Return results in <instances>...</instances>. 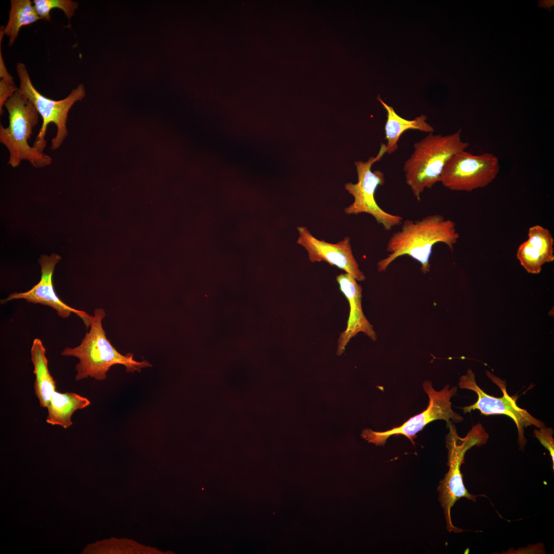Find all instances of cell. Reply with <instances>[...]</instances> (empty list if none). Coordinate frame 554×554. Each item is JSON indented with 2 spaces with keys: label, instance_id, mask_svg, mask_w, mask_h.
<instances>
[{
  "label": "cell",
  "instance_id": "22",
  "mask_svg": "<svg viewBox=\"0 0 554 554\" xmlns=\"http://www.w3.org/2000/svg\"><path fill=\"white\" fill-rule=\"evenodd\" d=\"M15 85L13 86L8 84L3 79L0 81V114L3 113V107L6 101L14 94L18 89Z\"/></svg>",
  "mask_w": 554,
  "mask_h": 554
},
{
  "label": "cell",
  "instance_id": "15",
  "mask_svg": "<svg viewBox=\"0 0 554 554\" xmlns=\"http://www.w3.org/2000/svg\"><path fill=\"white\" fill-rule=\"evenodd\" d=\"M31 360L35 376L34 389L40 406L47 408L53 393L56 390V382L50 373L46 349L38 338L33 340L31 348Z\"/></svg>",
  "mask_w": 554,
  "mask_h": 554
},
{
  "label": "cell",
  "instance_id": "7",
  "mask_svg": "<svg viewBox=\"0 0 554 554\" xmlns=\"http://www.w3.org/2000/svg\"><path fill=\"white\" fill-rule=\"evenodd\" d=\"M486 375L500 388L503 393L502 396L496 397L486 393L478 385L474 373L471 369H469L465 374L461 377L459 386L461 388L470 390L476 392L478 399L474 404L463 408L464 413L470 412L472 410L478 409L482 414L485 416L503 414L509 417L513 421L517 427L518 441L520 449L524 450L527 443L524 436V429L531 426L540 428L545 426V424L533 417L526 410L518 406V396H510L508 394L505 381L495 376L489 371H486Z\"/></svg>",
  "mask_w": 554,
  "mask_h": 554
},
{
  "label": "cell",
  "instance_id": "13",
  "mask_svg": "<svg viewBox=\"0 0 554 554\" xmlns=\"http://www.w3.org/2000/svg\"><path fill=\"white\" fill-rule=\"evenodd\" d=\"M340 291L347 300L350 308L345 330L338 339L337 354H342L350 340L359 332H363L372 341L377 340L373 326L364 314L362 307V288L351 274L345 272L336 276Z\"/></svg>",
  "mask_w": 554,
  "mask_h": 554
},
{
  "label": "cell",
  "instance_id": "5",
  "mask_svg": "<svg viewBox=\"0 0 554 554\" xmlns=\"http://www.w3.org/2000/svg\"><path fill=\"white\" fill-rule=\"evenodd\" d=\"M447 426L449 430L446 437V443L448 449L447 465L449 469L444 478L440 481L438 487L439 500L443 509L448 531L461 532L463 530L452 524L451 508L457 501L462 498L475 502L478 496L470 493L465 488L461 467L464 462L466 451L473 446L485 444L489 437L480 423L473 426L464 438L459 436L456 427L451 422L447 424Z\"/></svg>",
  "mask_w": 554,
  "mask_h": 554
},
{
  "label": "cell",
  "instance_id": "9",
  "mask_svg": "<svg viewBox=\"0 0 554 554\" xmlns=\"http://www.w3.org/2000/svg\"><path fill=\"white\" fill-rule=\"evenodd\" d=\"M449 387V385H447L442 390L437 391L430 382L425 381L423 388L429 397V405L425 410L411 417L400 426L385 431L365 429L362 432V437L376 445H383L390 436L402 434L408 438L414 444L413 439L417 433L434 420H443L447 424L451 422L450 420L456 423L463 421V417L451 408L450 399L456 394L457 388L454 386L450 389Z\"/></svg>",
  "mask_w": 554,
  "mask_h": 554
},
{
  "label": "cell",
  "instance_id": "10",
  "mask_svg": "<svg viewBox=\"0 0 554 554\" xmlns=\"http://www.w3.org/2000/svg\"><path fill=\"white\" fill-rule=\"evenodd\" d=\"M499 170V160L493 154L473 155L464 150L448 161L440 182L451 190L470 192L491 183Z\"/></svg>",
  "mask_w": 554,
  "mask_h": 554
},
{
  "label": "cell",
  "instance_id": "1",
  "mask_svg": "<svg viewBox=\"0 0 554 554\" xmlns=\"http://www.w3.org/2000/svg\"><path fill=\"white\" fill-rule=\"evenodd\" d=\"M455 223L440 214L427 215L419 220H406L401 230L392 234L386 245L388 254L377 263L379 272L385 271L399 257L408 255L421 264L425 274L430 268V257L433 246L446 244L452 251L459 239Z\"/></svg>",
  "mask_w": 554,
  "mask_h": 554
},
{
  "label": "cell",
  "instance_id": "14",
  "mask_svg": "<svg viewBox=\"0 0 554 554\" xmlns=\"http://www.w3.org/2000/svg\"><path fill=\"white\" fill-rule=\"evenodd\" d=\"M377 99L387 112V120L384 130L385 139L387 141L386 153L388 154H391L397 150L398 142L405 131L418 130L429 133L434 131L432 126L426 122L427 117L425 115L422 114L413 120H407L399 115L393 107L385 103L379 95Z\"/></svg>",
  "mask_w": 554,
  "mask_h": 554
},
{
  "label": "cell",
  "instance_id": "4",
  "mask_svg": "<svg viewBox=\"0 0 554 554\" xmlns=\"http://www.w3.org/2000/svg\"><path fill=\"white\" fill-rule=\"evenodd\" d=\"M9 114L7 127L0 125V142L9 151L8 164L13 168L18 166L22 161H28L35 168L50 165L51 157L33 146L28 140L37 125L39 113L33 104L20 91L19 88L4 105Z\"/></svg>",
  "mask_w": 554,
  "mask_h": 554
},
{
  "label": "cell",
  "instance_id": "19",
  "mask_svg": "<svg viewBox=\"0 0 554 554\" xmlns=\"http://www.w3.org/2000/svg\"><path fill=\"white\" fill-rule=\"evenodd\" d=\"M517 258L526 271L532 274H538L545 263L540 252L527 240L519 246Z\"/></svg>",
  "mask_w": 554,
  "mask_h": 554
},
{
  "label": "cell",
  "instance_id": "8",
  "mask_svg": "<svg viewBox=\"0 0 554 554\" xmlns=\"http://www.w3.org/2000/svg\"><path fill=\"white\" fill-rule=\"evenodd\" d=\"M386 144L381 143L380 149L375 156H371L367 161H356L354 164L358 174V182L347 183L345 189L354 199L353 203L344 209L348 215L361 213L372 215L377 222L381 224L387 231L393 227L401 225L403 222L401 216L389 213L381 208L375 199L377 188L384 185L385 180L381 170H371L372 165L380 161L386 153Z\"/></svg>",
  "mask_w": 554,
  "mask_h": 554
},
{
  "label": "cell",
  "instance_id": "21",
  "mask_svg": "<svg viewBox=\"0 0 554 554\" xmlns=\"http://www.w3.org/2000/svg\"><path fill=\"white\" fill-rule=\"evenodd\" d=\"M535 437L549 452L552 462V468L554 469V440L552 437L553 431L551 428L545 426L540 428L539 430L533 431Z\"/></svg>",
  "mask_w": 554,
  "mask_h": 554
},
{
  "label": "cell",
  "instance_id": "6",
  "mask_svg": "<svg viewBox=\"0 0 554 554\" xmlns=\"http://www.w3.org/2000/svg\"><path fill=\"white\" fill-rule=\"evenodd\" d=\"M16 72L20 81L19 90L33 104L43 119L41 128L33 146L44 151L47 143L45 136L48 125L53 123L56 127V133L51 140L50 149L57 150L68 135L66 124L70 110L86 95L84 86L79 84L65 98L55 101L43 95L36 89L24 64H17Z\"/></svg>",
  "mask_w": 554,
  "mask_h": 554
},
{
  "label": "cell",
  "instance_id": "17",
  "mask_svg": "<svg viewBox=\"0 0 554 554\" xmlns=\"http://www.w3.org/2000/svg\"><path fill=\"white\" fill-rule=\"evenodd\" d=\"M10 3L9 20L2 30L4 35L9 37V46L14 43L22 27L41 19L30 0H11Z\"/></svg>",
  "mask_w": 554,
  "mask_h": 554
},
{
  "label": "cell",
  "instance_id": "16",
  "mask_svg": "<svg viewBox=\"0 0 554 554\" xmlns=\"http://www.w3.org/2000/svg\"><path fill=\"white\" fill-rule=\"evenodd\" d=\"M90 404V401L87 398L76 393H62L55 390L47 408L48 414L46 421L52 425L68 428L73 424L71 420L73 413Z\"/></svg>",
  "mask_w": 554,
  "mask_h": 554
},
{
  "label": "cell",
  "instance_id": "18",
  "mask_svg": "<svg viewBox=\"0 0 554 554\" xmlns=\"http://www.w3.org/2000/svg\"><path fill=\"white\" fill-rule=\"evenodd\" d=\"M527 240L540 252L545 263L554 261V239L549 229L541 225L532 226L528 229Z\"/></svg>",
  "mask_w": 554,
  "mask_h": 554
},
{
  "label": "cell",
  "instance_id": "12",
  "mask_svg": "<svg viewBox=\"0 0 554 554\" xmlns=\"http://www.w3.org/2000/svg\"><path fill=\"white\" fill-rule=\"evenodd\" d=\"M297 229L299 237L296 243L305 249L310 262L323 261L345 271L357 281L366 279L353 255L349 237L333 244L316 239L306 227L299 226Z\"/></svg>",
  "mask_w": 554,
  "mask_h": 554
},
{
  "label": "cell",
  "instance_id": "3",
  "mask_svg": "<svg viewBox=\"0 0 554 554\" xmlns=\"http://www.w3.org/2000/svg\"><path fill=\"white\" fill-rule=\"evenodd\" d=\"M468 146L469 143L461 139V129L445 136L429 133L414 144L413 152L403 169L406 184L418 201L426 188L430 189L440 182L448 161Z\"/></svg>",
  "mask_w": 554,
  "mask_h": 554
},
{
  "label": "cell",
  "instance_id": "11",
  "mask_svg": "<svg viewBox=\"0 0 554 554\" xmlns=\"http://www.w3.org/2000/svg\"><path fill=\"white\" fill-rule=\"evenodd\" d=\"M61 259L59 255L55 253L49 256L41 255L38 260L41 267L39 282L28 291L10 294L6 299L1 300V304H4L13 300L24 299L28 303L48 306L56 310L57 315L63 318H67L73 313L83 320L86 328L90 327L93 316L67 305L58 298L54 290L53 274L55 265Z\"/></svg>",
  "mask_w": 554,
  "mask_h": 554
},
{
  "label": "cell",
  "instance_id": "20",
  "mask_svg": "<svg viewBox=\"0 0 554 554\" xmlns=\"http://www.w3.org/2000/svg\"><path fill=\"white\" fill-rule=\"evenodd\" d=\"M36 13L41 19L50 21L52 9L62 10L69 20L77 9L78 3L71 0H34L32 1Z\"/></svg>",
  "mask_w": 554,
  "mask_h": 554
},
{
  "label": "cell",
  "instance_id": "2",
  "mask_svg": "<svg viewBox=\"0 0 554 554\" xmlns=\"http://www.w3.org/2000/svg\"><path fill=\"white\" fill-rule=\"evenodd\" d=\"M105 315L104 309L96 308L90 330L80 344L74 348L67 347L61 353L63 356L74 357L79 360L75 366L76 381L88 377L105 380L110 367L116 364L124 365L128 372H140L142 368L152 366L146 361L134 360L133 353L123 355L116 350L107 339L103 328Z\"/></svg>",
  "mask_w": 554,
  "mask_h": 554
},
{
  "label": "cell",
  "instance_id": "23",
  "mask_svg": "<svg viewBox=\"0 0 554 554\" xmlns=\"http://www.w3.org/2000/svg\"><path fill=\"white\" fill-rule=\"evenodd\" d=\"M0 77L9 85L15 86L12 76L8 72L6 68L1 50H0Z\"/></svg>",
  "mask_w": 554,
  "mask_h": 554
}]
</instances>
